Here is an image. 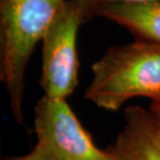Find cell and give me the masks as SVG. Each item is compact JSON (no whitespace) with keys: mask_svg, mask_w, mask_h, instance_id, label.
Returning a JSON list of instances; mask_svg holds the SVG:
<instances>
[{"mask_svg":"<svg viewBox=\"0 0 160 160\" xmlns=\"http://www.w3.org/2000/svg\"><path fill=\"white\" fill-rule=\"evenodd\" d=\"M148 110L150 111V113L152 114V117L154 118V120L157 122V124L160 127V100L153 101Z\"/></svg>","mask_w":160,"mask_h":160,"instance_id":"9c48e42d","label":"cell"},{"mask_svg":"<svg viewBox=\"0 0 160 160\" xmlns=\"http://www.w3.org/2000/svg\"><path fill=\"white\" fill-rule=\"evenodd\" d=\"M72 1L80 8L84 22H86L89 19L98 17L99 14L107 6L120 4V3L143 2L150 0H72Z\"/></svg>","mask_w":160,"mask_h":160,"instance_id":"52a82bcc","label":"cell"},{"mask_svg":"<svg viewBox=\"0 0 160 160\" xmlns=\"http://www.w3.org/2000/svg\"><path fill=\"white\" fill-rule=\"evenodd\" d=\"M4 160H55L53 156L48 152V150L43 145L37 142L32 151L23 156H16V157L5 158Z\"/></svg>","mask_w":160,"mask_h":160,"instance_id":"ba28073f","label":"cell"},{"mask_svg":"<svg viewBox=\"0 0 160 160\" xmlns=\"http://www.w3.org/2000/svg\"><path fill=\"white\" fill-rule=\"evenodd\" d=\"M125 124L109 149L120 160H160V127L149 110L127 107Z\"/></svg>","mask_w":160,"mask_h":160,"instance_id":"5b68a950","label":"cell"},{"mask_svg":"<svg viewBox=\"0 0 160 160\" xmlns=\"http://www.w3.org/2000/svg\"><path fill=\"white\" fill-rule=\"evenodd\" d=\"M34 128L38 142L55 160H120L95 145L63 99L43 96L34 108Z\"/></svg>","mask_w":160,"mask_h":160,"instance_id":"277c9868","label":"cell"},{"mask_svg":"<svg viewBox=\"0 0 160 160\" xmlns=\"http://www.w3.org/2000/svg\"><path fill=\"white\" fill-rule=\"evenodd\" d=\"M98 17L120 25L137 41L160 46V0L113 4Z\"/></svg>","mask_w":160,"mask_h":160,"instance_id":"8992f818","label":"cell"},{"mask_svg":"<svg viewBox=\"0 0 160 160\" xmlns=\"http://www.w3.org/2000/svg\"><path fill=\"white\" fill-rule=\"evenodd\" d=\"M85 98L103 109L117 111L130 99L160 100V46L135 40L110 47L92 63Z\"/></svg>","mask_w":160,"mask_h":160,"instance_id":"7a4b0ae2","label":"cell"},{"mask_svg":"<svg viewBox=\"0 0 160 160\" xmlns=\"http://www.w3.org/2000/svg\"><path fill=\"white\" fill-rule=\"evenodd\" d=\"M67 0H0V78L12 118L23 123L24 79L36 46Z\"/></svg>","mask_w":160,"mask_h":160,"instance_id":"6da1fadb","label":"cell"},{"mask_svg":"<svg viewBox=\"0 0 160 160\" xmlns=\"http://www.w3.org/2000/svg\"><path fill=\"white\" fill-rule=\"evenodd\" d=\"M82 23L84 19L80 8L72 0H67L44 32L40 79L44 96L67 100L77 88V36Z\"/></svg>","mask_w":160,"mask_h":160,"instance_id":"3957f363","label":"cell"}]
</instances>
